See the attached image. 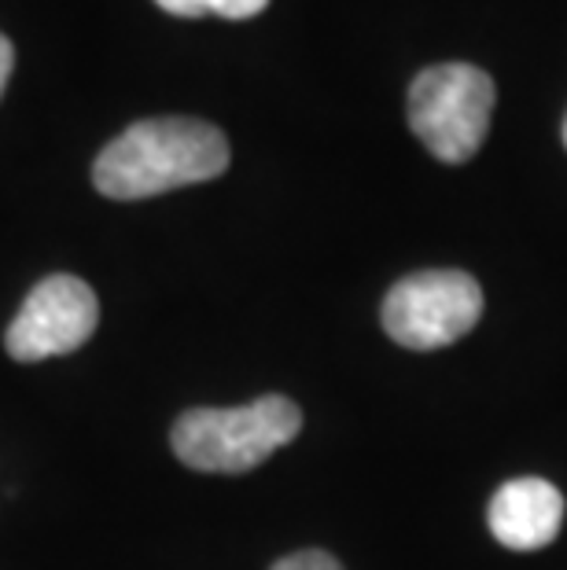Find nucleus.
Wrapping results in <instances>:
<instances>
[{
	"mask_svg": "<svg viewBox=\"0 0 567 570\" xmlns=\"http://www.w3.org/2000/svg\"><path fill=\"white\" fill-rule=\"evenodd\" d=\"M228 169V140L199 118H148L96 155L92 185L107 199H151L163 191L203 185Z\"/></svg>",
	"mask_w": 567,
	"mask_h": 570,
	"instance_id": "nucleus-1",
	"label": "nucleus"
},
{
	"mask_svg": "<svg viewBox=\"0 0 567 570\" xmlns=\"http://www.w3.org/2000/svg\"><path fill=\"white\" fill-rule=\"evenodd\" d=\"M303 431V412L284 394H265L244 409H188L170 445L180 464L211 475H244Z\"/></svg>",
	"mask_w": 567,
	"mask_h": 570,
	"instance_id": "nucleus-2",
	"label": "nucleus"
},
{
	"mask_svg": "<svg viewBox=\"0 0 567 570\" xmlns=\"http://www.w3.org/2000/svg\"><path fill=\"white\" fill-rule=\"evenodd\" d=\"M493 81L472 63H439L409 85V129L439 163H468L493 115Z\"/></svg>",
	"mask_w": 567,
	"mask_h": 570,
	"instance_id": "nucleus-3",
	"label": "nucleus"
},
{
	"mask_svg": "<svg viewBox=\"0 0 567 570\" xmlns=\"http://www.w3.org/2000/svg\"><path fill=\"white\" fill-rule=\"evenodd\" d=\"M380 317L398 346L442 350L479 324L482 291L461 269H424L388 291Z\"/></svg>",
	"mask_w": 567,
	"mask_h": 570,
	"instance_id": "nucleus-4",
	"label": "nucleus"
},
{
	"mask_svg": "<svg viewBox=\"0 0 567 570\" xmlns=\"http://www.w3.org/2000/svg\"><path fill=\"white\" fill-rule=\"evenodd\" d=\"M100 324L96 291L70 273L45 276L22 302L16 321L8 324L4 346L19 365H33L45 357H63L86 346Z\"/></svg>",
	"mask_w": 567,
	"mask_h": 570,
	"instance_id": "nucleus-5",
	"label": "nucleus"
},
{
	"mask_svg": "<svg viewBox=\"0 0 567 570\" xmlns=\"http://www.w3.org/2000/svg\"><path fill=\"white\" fill-rule=\"evenodd\" d=\"M487 523L505 549H546L564 527V493L546 479H512L493 493Z\"/></svg>",
	"mask_w": 567,
	"mask_h": 570,
	"instance_id": "nucleus-6",
	"label": "nucleus"
},
{
	"mask_svg": "<svg viewBox=\"0 0 567 570\" xmlns=\"http://www.w3.org/2000/svg\"><path fill=\"white\" fill-rule=\"evenodd\" d=\"M163 11L180 19L199 16H222V19H255L258 11L270 8V0H155Z\"/></svg>",
	"mask_w": 567,
	"mask_h": 570,
	"instance_id": "nucleus-7",
	"label": "nucleus"
},
{
	"mask_svg": "<svg viewBox=\"0 0 567 570\" xmlns=\"http://www.w3.org/2000/svg\"><path fill=\"white\" fill-rule=\"evenodd\" d=\"M273 570H343V563L335 560L329 552H317V549H306V552H295V556H284L281 563Z\"/></svg>",
	"mask_w": 567,
	"mask_h": 570,
	"instance_id": "nucleus-8",
	"label": "nucleus"
},
{
	"mask_svg": "<svg viewBox=\"0 0 567 570\" xmlns=\"http://www.w3.org/2000/svg\"><path fill=\"white\" fill-rule=\"evenodd\" d=\"M11 67H16V48H11V41L0 33V96H4V85L11 78Z\"/></svg>",
	"mask_w": 567,
	"mask_h": 570,
	"instance_id": "nucleus-9",
	"label": "nucleus"
},
{
	"mask_svg": "<svg viewBox=\"0 0 567 570\" xmlns=\"http://www.w3.org/2000/svg\"><path fill=\"white\" fill-rule=\"evenodd\" d=\"M564 144H567V118H564Z\"/></svg>",
	"mask_w": 567,
	"mask_h": 570,
	"instance_id": "nucleus-10",
	"label": "nucleus"
}]
</instances>
